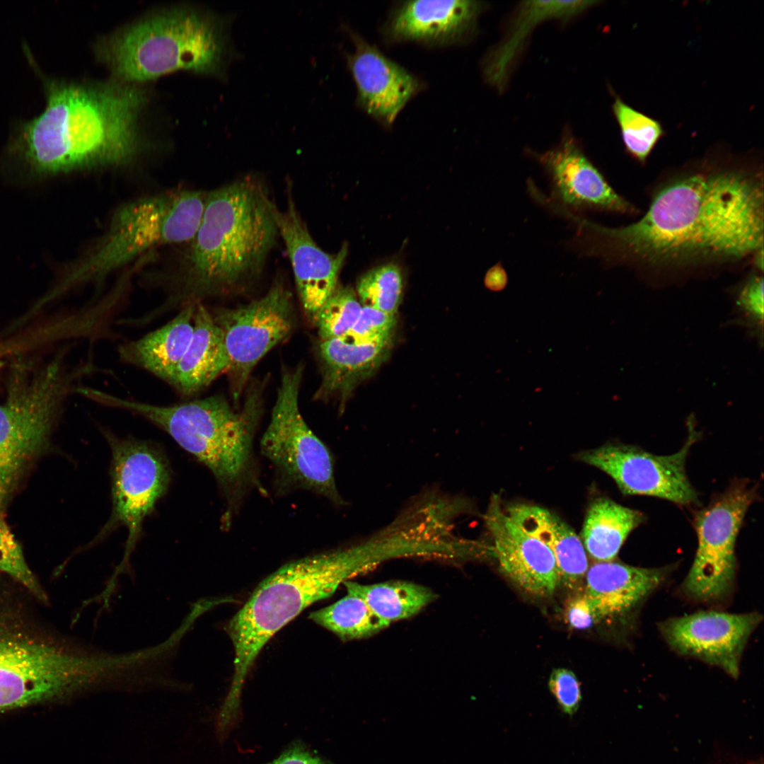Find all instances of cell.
<instances>
[{
    "label": "cell",
    "instance_id": "obj_35",
    "mask_svg": "<svg viewBox=\"0 0 764 764\" xmlns=\"http://www.w3.org/2000/svg\"><path fill=\"white\" fill-rule=\"evenodd\" d=\"M742 323L754 330L758 335L763 331V279L754 276L743 285L736 301Z\"/></svg>",
    "mask_w": 764,
    "mask_h": 764
},
{
    "label": "cell",
    "instance_id": "obj_8",
    "mask_svg": "<svg viewBox=\"0 0 764 764\" xmlns=\"http://www.w3.org/2000/svg\"><path fill=\"white\" fill-rule=\"evenodd\" d=\"M206 195L178 191L121 207L101 241L62 279L58 294L74 286L98 283L150 249L190 242L201 222Z\"/></svg>",
    "mask_w": 764,
    "mask_h": 764
},
{
    "label": "cell",
    "instance_id": "obj_30",
    "mask_svg": "<svg viewBox=\"0 0 764 764\" xmlns=\"http://www.w3.org/2000/svg\"><path fill=\"white\" fill-rule=\"evenodd\" d=\"M612 108L626 151L639 162L644 163L664 134L661 125L619 98H615Z\"/></svg>",
    "mask_w": 764,
    "mask_h": 764
},
{
    "label": "cell",
    "instance_id": "obj_38",
    "mask_svg": "<svg viewBox=\"0 0 764 764\" xmlns=\"http://www.w3.org/2000/svg\"><path fill=\"white\" fill-rule=\"evenodd\" d=\"M267 764H329V763L298 741L292 743L277 758Z\"/></svg>",
    "mask_w": 764,
    "mask_h": 764
},
{
    "label": "cell",
    "instance_id": "obj_6",
    "mask_svg": "<svg viewBox=\"0 0 764 764\" xmlns=\"http://www.w3.org/2000/svg\"><path fill=\"white\" fill-rule=\"evenodd\" d=\"M370 569L356 544L290 562L263 579L226 626L235 657L224 707L240 708L246 676L277 632L311 604L332 596L341 584Z\"/></svg>",
    "mask_w": 764,
    "mask_h": 764
},
{
    "label": "cell",
    "instance_id": "obj_39",
    "mask_svg": "<svg viewBox=\"0 0 764 764\" xmlns=\"http://www.w3.org/2000/svg\"><path fill=\"white\" fill-rule=\"evenodd\" d=\"M484 282L485 286L492 291H500L506 287L508 276L501 262L497 263L487 270Z\"/></svg>",
    "mask_w": 764,
    "mask_h": 764
},
{
    "label": "cell",
    "instance_id": "obj_13",
    "mask_svg": "<svg viewBox=\"0 0 764 764\" xmlns=\"http://www.w3.org/2000/svg\"><path fill=\"white\" fill-rule=\"evenodd\" d=\"M211 313L224 334L229 359L226 374L236 404L254 366L291 335L294 325L291 294L277 282L248 304Z\"/></svg>",
    "mask_w": 764,
    "mask_h": 764
},
{
    "label": "cell",
    "instance_id": "obj_24",
    "mask_svg": "<svg viewBox=\"0 0 764 764\" xmlns=\"http://www.w3.org/2000/svg\"><path fill=\"white\" fill-rule=\"evenodd\" d=\"M195 305L180 309L166 323L141 337L120 343L117 348L120 361L169 385L191 340Z\"/></svg>",
    "mask_w": 764,
    "mask_h": 764
},
{
    "label": "cell",
    "instance_id": "obj_18",
    "mask_svg": "<svg viewBox=\"0 0 764 764\" xmlns=\"http://www.w3.org/2000/svg\"><path fill=\"white\" fill-rule=\"evenodd\" d=\"M483 518L503 573L531 595L551 596L559 583L552 551L510 519L497 494L491 498Z\"/></svg>",
    "mask_w": 764,
    "mask_h": 764
},
{
    "label": "cell",
    "instance_id": "obj_3",
    "mask_svg": "<svg viewBox=\"0 0 764 764\" xmlns=\"http://www.w3.org/2000/svg\"><path fill=\"white\" fill-rule=\"evenodd\" d=\"M274 205L255 178L207 193L187 266L168 282L163 301L141 314V323L148 325L163 316L202 303V299L231 290L258 274L278 234Z\"/></svg>",
    "mask_w": 764,
    "mask_h": 764
},
{
    "label": "cell",
    "instance_id": "obj_17",
    "mask_svg": "<svg viewBox=\"0 0 764 764\" xmlns=\"http://www.w3.org/2000/svg\"><path fill=\"white\" fill-rule=\"evenodd\" d=\"M273 215L293 269L296 289L307 318L316 316L336 290L347 248L330 254L318 247L296 208L290 193L287 206L280 211L274 204Z\"/></svg>",
    "mask_w": 764,
    "mask_h": 764
},
{
    "label": "cell",
    "instance_id": "obj_10",
    "mask_svg": "<svg viewBox=\"0 0 764 764\" xmlns=\"http://www.w3.org/2000/svg\"><path fill=\"white\" fill-rule=\"evenodd\" d=\"M304 366L283 368L270 423L261 450L284 480L316 492L337 505L345 504L335 483L333 461L327 446L304 421L299 395Z\"/></svg>",
    "mask_w": 764,
    "mask_h": 764
},
{
    "label": "cell",
    "instance_id": "obj_25",
    "mask_svg": "<svg viewBox=\"0 0 764 764\" xmlns=\"http://www.w3.org/2000/svg\"><path fill=\"white\" fill-rule=\"evenodd\" d=\"M505 512L516 525L552 551L559 583L569 589L577 588L589 566L582 541L574 531L559 516L536 505L511 504Z\"/></svg>",
    "mask_w": 764,
    "mask_h": 764
},
{
    "label": "cell",
    "instance_id": "obj_1",
    "mask_svg": "<svg viewBox=\"0 0 764 764\" xmlns=\"http://www.w3.org/2000/svg\"><path fill=\"white\" fill-rule=\"evenodd\" d=\"M570 222L567 247L581 256L656 265L735 260L763 248V182L736 170L693 173L661 189L633 224L610 228L578 215Z\"/></svg>",
    "mask_w": 764,
    "mask_h": 764
},
{
    "label": "cell",
    "instance_id": "obj_27",
    "mask_svg": "<svg viewBox=\"0 0 764 764\" xmlns=\"http://www.w3.org/2000/svg\"><path fill=\"white\" fill-rule=\"evenodd\" d=\"M642 513L608 498L589 507L581 531L585 550L596 562L614 560L630 533L644 521Z\"/></svg>",
    "mask_w": 764,
    "mask_h": 764
},
{
    "label": "cell",
    "instance_id": "obj_20",
    "mask_svg": "<svg viewBox=\"0 0 764 764\" xmlns=\"http://www.w3.org/2000/svg\"><path fill=\"white\" fill-rule=\"evenodd\" d=\"M481 7L467 0L402 1L390 12L383 33L395 42L451 45L470 33Z\"/></svg>",
    "mask_w": 764,
    "mask_h": 764
},
{
    "label": "cell",
    "instance_id": "obj_19",
    "mask_svg": "<svg viewBox=\"0 0 764 764\" xmlns=\"http://www.w3.org/2000/svg\"><path fill=\"white\" fill-rule=\"evenodd\" d=\"M349 34L354 50L345 57L357 88V105L389 127L422 83L359 35L350 30Z\"/></svg>",
    "mask_w": 764,
    "mask_h": 764
},
{
    "label": "cell",
    "instance_id": "obj_7",
    "mask_svg": "<svg viewBox=\"0 0 764 764\" xmlns=\"http://www.w3.org/2000/svg\"><path fill=\"white\" fill-rule=\"evenodd\" d=\"M262 390L260 385H253L241 408L233 407L221 395L161 405L100 390L96 402L141 417L165 431L233 496L250 478L252 444L263 407Z\"/></svg>",
    "mask_w": 764,
    "mask_h": 764
},
{
    "label": "cell",
    "instance_id": "obj_11",
    "mask_svg": "<svg viewBox=\"0 0 764 764\" xmlns=\"http://www.w3.org/2000/svg\"><path fill=\"white\" fill-rule=\"evenodd\" d=\"M757 497L756 486L747 481H736L696 514L698 547L683 583V591L691 598L713 602L730 594L737 567V536Z\"/></svg>",
    "mask_w": 764,
    "mask_h": 764
},
{
    "label": "cell",
    "instance_id": "obj_34",
    "mask_svg": "<svg viewBox=\"0 0 764 764\" xmlns=\"http://www.w3.org/2000/svg\"><path fill=\"white\" fill-rule=\"evenodd\" d=\"M396 323V314L362 306L359 318L348 334L362 340H391Z\"/></svg>",
    "mask_w": 764,
    "mask_h": 764
},
{
    "label": "cell",
    "instance_id": "obj_14",
    "mask_svg": "<svg viewBox=\"0 0 764 764\" xmlns=\"http://www.w3.org/2000/svg\"><path fill=\"white\" fill-rule=\"evenodd\" d=\"M697 438L691 429L683 446L668 456L635 446L609 444L581 452L577 458L610 476L624 494L652 496L689 505L697 502L698 494L688 478L685 461Z\"/></svg>",
    "mask_w": 764,
    "mask_h": 764
},
{
    "label": "cell",
    "instance_id": "obj_40",
    "mask_svg": "<svg viewBox=\"0 0 764 764\" xmlns=\"http://www.w3.org/2000/svg\"><path fill=\"white\" fill-rule=\"evenodd\" d=\"M13 481V479L0 476V513L2 507L6 503Z\"/></svg>",
    "mask_w": 764,
    "mask_h": 764
},
{
    "label": "cell",
    "instance_id": "obj_21",
    "mask_svg": "<svg viewBox=\"0 0 764 764\" xmlns=\"http://www.w3.org/2000/svg\"><path fill=\"white\" fill-rule=\"evenodd\" d=\"M668 568L595 562L586 574L584 595L598 621L635 610L665 581Z\"/></svg>",
    "mask_w": 764,
    "mask_h": 764
},
{
    "label": "cell",
    "instance_id": "obj_2",
    "mask_svg": "<svg viewBox=\"0 0 764 764\" xmlns=\"http://www.w3.org/2000/svg\"><path fill=\"white\" fill-rule=\"evenodd\" d=\"M47 105L23 123L14 151L35 175L118 166L141 147L138 121L144 91L119 81L85 84L50 80Z\"/></svg>",
    "mask_w": 764,
    "mask_h": 764
},
{
    "label": "cell",
    "instance_id": "obj_26",
    "mask_svg": "<svg viewBox=\"0 0 764 764\" xmlns=\"http://www.w3.org/2000/svg\"><path fill=\"white\" fill-rule=\"evenodd\" d=\"M593 1H529L522 3L509 34L483 63L487 81L497 87H504L509 68L528 33L540 22L551 19H567L594 4Z\"/></svg>",
    "mask_w": 764,
    "mask_h": 764
},
{
    "label": "cell",
    "instance_id": "obj_9",
    "mask_svg": "<svg viewBox=\"0 0 764 764\" xmlns=\"http://www.w3.org/2000/svg\"><path fill=\"white\" fill-rule=\"evenodd\" d=\"M96 372L90 360L68 371L59 357L36 374L15 373L0 404V476L15 479L45 444L74 383Z\"/></svg>",
    "mask_w": 764,
    "mask_h": 764
},
{
    "label": "cell",
    "instance_id": "obj_29",
    "mask_svg": "<svg viewBox=\"0 0 764 764\" xmlns=\"http://www.w3.org/2000/svg\"><path fill=\"white\" fill-rule=\"evenodd\" d=\"M308 618L343 641L369 637L390 625L376 615L361 598L347 591L332 604L311 612Z\"/></svg>",
    "mask_w": 764,
    "mask_h": 764
},
{
    "label": "cell",
    "instance_id": "obj_23",
    "mask_svg": "<svg viewBox=\"0 0 764 764\" xmlns=\"http://www.w3.org/2000/svg\"><path fill=\"white\" fill-rule=\"evenodd\" d=\"M229 366L224 334L211 311L199 303L193 316V332L169 386L185 400L208 387Z\"/></svg>",
    "mask_w": 764,
    "mask_h": 764
},
{
    "label": "cell",
    "instance_id": "obj_5",
    "mask_svg": "<svg viewBox=\"0 0 764 764\" xmlns=\"http://www.w3.org/2000/svg\"><path fill=\"white\" fill-rule=\"evenodd\" d=\"M232 18L192 7L166 10L103 38L97 55L124 83L179 69L226 79L230 63L238 57L231 39Z\"/></svg>",
    "mask_w": 764,
    "mask_h": 764
},
{
    "label": "cell",
    "instance_id": "obj_22",
    "mask_svg": "<svg viewBox=\"0 0 764 764\" xmlns=\"http://www.w3.org/2000/svg\"><path fill=\"white\" fill-rule=\"evenodd\" d=\"M392 340L367 341L347 334L320 341L318 356L322 379L314 398L323 400L337 395L345 398L386 360Z\"/></svg>",
    "mask_w": 764,
    "mask_h": 764
},
{
    "label": "cell",
    "instance_id": "obj_28",
    "mask_svg": "<svg viewBox=\"0 0 764 764\" xmlns=\"http://www.w3.org/2000/svg\"><path fill=\"white\" fill-rule=\"evenodd\" d=\"M343 584L347 592L361 598L376 615L389 624L416 615L436 596L424 586L404 581L361 584L348 580Z\"/></svg>",
    "mask_w": 764,
    "mask_h": 764
},
{
    "label": "cell",
    "instance_id": "obj_41",
    "mask_svg": "<svg viewBox=\"0 0 764 764\" xmlns=\"http://www.w3.org/2000/svg\"><path fill=\"white\" fill-rule=\"evenodd\" d=\"M138 653H139V652H138ZM140 656H141V655H140ZM141 661H142V659H141ZM142 674H143V663H142ZM141 677H142V675H141ZM140 682H141V681H140ZM138 686H139V685H138ZM138 686H137V688H138ZM137 688H136V689H137ZM136 689H135V690H136Z\"/></svg>",
    "mask_w": 764,
    "mask_h": 764
},
{
    "label": "cell",
    "instance_id": "obj_12",
    "mask_svg": "<svg viewBox=\"0 0 764 764\" xmlns=\"http://www.w3.org/2000/svg\"><path fill=\"white\" fill-rule=\"evenodd\" d=\"M112 451L111 516L96 538L100 540L116 526L128 531L124 557L111 580L128 567L129 558L141 531L144 518L166 492L170 480L163 454L150 444L134 439H121L102 429Z\"/></svg>",
    "mask_w": 764,
    "mask_h": 764
},
{
    "label": "cell",
    "instance_id": "obj_33",
    "mask_svg": "<svg viewBox=\"0 0 764 764\" xmlns=\"http://www.w3.org/2000/svg\"><path fill=\"white\" fill-rule=\"evenodd\" d=\"M0 572L22 586L38 603H49L47 593L27 564L21 545L1 514Z\"/></svg>",
    "mask_w": 764,
    "mask_h": 764
},
{
    "label": "cell",
    "instance_id": "obj_15",
    "mask_svg": "<svg viewBox=\"0 0 764 764\" xmlns=\"http://www.w3.org/2000/svg\"><path fill=\"white\" fill-rule=\"evenodd\" d=\"M762 618L758 612L705 610L668 619L659 629L678 654L716 666L737 678L742 653Z\"/></svg>",
    "mask_w": 764,
    "mask_h": 764
},
{
    "label": "cell",
    "instance_id": "obj_36",
    "mask_svg": "<svg viewBox=\"0 0 764 764\" xmlns=\"http://www.w3.org/2000/svg\"><path fill=\"white\" fill-rule=\"evenodd\" d=\"M548 688L560 710L572 717L581 701L580 683L575 674L567 668L554 669L549 678Z\"/></svg>",
    "mask_w": 764,
    "mask_h": 764
},
{
    "label": "cell",
    "instance_id": "obj_31",
    "mask_svg": "<svg viewBox=\"0 0 764 764\" xmlns=\"http://www.w3.org/2000/svg\"><path fill=\"white\" fill-rule=\"evenodd\" d=\"M400 267L393 263L376 267L358 280L357 292L362 306L396 314L403 294Z\"/></svg>",
    "mask_w": 764,
    "mask_h": 764
},
{
    "label": "cell",
    "instance_id": "obj_37",
    "mask_svg": "<svg viewBox=\"0 0 764 764\" xmlns=\"http://www.w3.org/2000/svg\"><path fill=\"white\" fill-rule=\"evenodd\" d=\"M569 624L576 629H585L598 622V618L585 595H579L570 601L567 608Z\"/></svg>",
    "mask_w": 764,
    "mask_h": 764
},
{
    "label": "cell",
    "instance_id": "obj_16",
    "mask_svg": "<svg viewBox=\"0 0 764 764\" xmlns=\"http://www.w3.org/2000/svg\"><path fill=\"white\" fill-rule=\"evenodd\" d=\"M550 181V200L574 214L603 211L627 214L634 207L618 194L572 137L537 155Z\"/></svg>",
    "mask_w": 764,
    "mask_h": 764
},
{
    "label": "cell",
    "instance_id": "obj_32",
    "mask_svg": "<svg viewBox=\"0 0 764 764\" xmlns=\"http://www.w3.org/2000/svg\"><path fill=\"white\" fill-rule=\"evenodd\" d=\"M362 306L350 287L337 286L318 311L313 323L320 341L348 334L361 313Z\"/></svg>",
    "mask_w": 764,
    "mask_h": 764
},
{
    "label": "cell",
    "instance_id": "obj_4",
    "mask_svg": "<svg viewBox=\"0 0 764 764\" xmlns=\"http://www.w3.org/2000/svg\"><path fill=\"white\" fill-rule=\"evenodd\" d=\"M11 589L0 584V712L113 686L114 654L59 633Z\"/></svg>",
    "mask_w": 764,
    "mask_h": 764
}]
</instances>
